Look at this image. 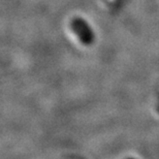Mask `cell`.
Here are the masks:
<instances>
[{
  "label": "cell",
  "instance_id": "cell-1",
  "mask_svg": "<svg viewBox=\"0 0 159 159\" xmlns=\"http://www.w3.org/2000/svg\"><path fill=\"white\" fill-rule=\"evenodd\" d=\"M70 27L72 32L77 36L79 41L84 46H90L94 40V34L92 32V29L87 24V22L83 19L77 18L71 21Z\"/></svg>",
  "mask_w": 159,
  "mask_h": 159
},
{
  "label": "cell",
  "instance_id": "cell-2",
  "mask_svg": "<svg viewBox=\"0 0 159 159\" xmlns=\"http://www.w3.org/2000/svg\"><path fill=\"white\" fill-rule=\"evenodd\" d=\"M126 159H136V158H134V157H128V158H126Z\"/></svg>",
  "mask_w": 159,
  "mask_h": 159
}]
</instances>
